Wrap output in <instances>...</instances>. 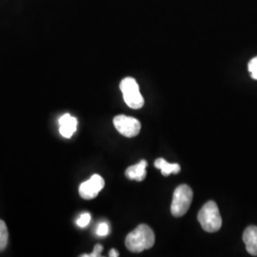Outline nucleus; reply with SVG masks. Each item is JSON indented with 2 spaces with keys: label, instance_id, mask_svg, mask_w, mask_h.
<instances>
[{
  "label": "nucleus",
  "instance_id": "f257e3e1",
  "mask_svg": "<svg viewBox=\"0 0 257 257\" xmlns=\"http://www.w3.org/2000/svg\"><path fill=\"white\" fill-rule=\"evenodd\" d=\"M156 242L155 232L148 225L141 224L131 231L125 240V245L130 251L141 252L151 248Z\"/></svg>",
  "mask_w": 257,
  "mask_h": 257
},
{
  "label": "nucleus",
  "instance_id": "f03ea898",
  "mask_svg": "<svg viewBox=\"0 0 257 257\" xmlns=\"http://www.w3.org/2000/svg\"><path fill=\"white\" fill-rule=\"evenodd\" d=\"M197 219L203 230L208 232H215L220 230L222 218L217 204L214 201L206 203L198 212Z\"/></svg>",
  "mask_w": 257,
  "mask_h": 257
},
{
  "label": "nucleus",
  "instance_id": "7ed1b4c3",
  "mask_svg": "<svg viewBox=\"0 0 257 257\" xmlns=\"http://www.w3.org/2000/svg\"><path fill=\"white\" fill-rule=\"evenodd\" d=\"M193 193L192 189L186 185H180L175 189L173 202L171 205L172 214L175 217H181L189 211L193 201Z\"/></svg>",
  "mask_w": 257,
  "mask_h": 257
},
{
  "label": "nucleus",
  "instance_id": "20e7f679",
  "mask_svg": "<svg viewBox=\"0 0 257 257\" xmlns=\"http://www.w3.org/2000/svg\"><path fill=\"white\" fill-rule=\"evenodd\" d=\"M120 90L124 101L132 109H140L144 105V98L139 91V86L135 78L126 77L120 83Z\"/></svg>",
  "mask_w": 257,
  "mask_h": 257
},
{
  "label": "nucleus",
  "instance_id": "39448f33",
  "mask_svg": "<svg viewBox=\"0 0 257 257\" xmlns=\"http://www.w3.org/2000/svg\"><path fill=\"white\" fill-rule=\"evenodd\" d=\"M113 125L118 133L126 138H135L141 130V124L137 118L124 114L116 115L113 118Z\"/></svg>",
  "mask_w": 257,
  "mask_h": 257
},
{
  "label": "nucleus",
  "instance_id": "423d86ee",
  "mask_svg": "<svg viewBox=\"0 0 257 257\" xmlns=\"http://www.w3.org/2000/svg\"><path fill=\"white\" fill-rule=\"evenodd\" d=\"M105 186V181L100 175H93L92 177L83 182L79 187V194L83 199L90 200L95 198Z\"/></svg>",
  "mask_w": 257,
  "mask_h": 257
},
{
  "label": "nucleus",
  "instance_id": "0eeeda50",
  "mask_svg": "<svg viewBox=\"0 0 257 257\" xmlns=\"http://www.w3.org/2000/svg\"><path fill=\"white\" fill-rule=\"evenodd\" d=\"M77 128V119L69 113H66L59 118V133L65 138L73 137Z\"/></svg>",
  "mask_w": 257,
  "mask_h": 257
},
{
  "label": "nucleus",
  "instance_id": "6e6552de",
  "mask_svg": "<svg viewBox=\"0 0 257 257\" xmlns=\"http://www.w3.org/2000/svg\"><path fill=\"white\" fill-rule=\"evenodd\" d=\"M243 241L250 255L257 256V227L249 226L243 233Z\"/></svg>",
  "mask_w": 257,
  "mask_h": 257
},
{
  "label": "nucleus",
  "instance_id": "1a4fd4ad",
  "mask_svg": "<svg viewBox=\"0 0 257 257\" xmlns=\"http://www.w3.org/2000/svg\"><path fill=\"white\" fill-rule=\"evenodd\" d=\"M147 161L141 160L136 165L131 166L125 172V175L128 179L136 180V181H143L147 175Z\"/></svg>",
  "mask_w": 257,
  "mask_h": 257
},
{
  "label": "nucleus",
  "instance_id": "9d476101",
  "mask_svg": "<svg viewBox=\"0 0 257 257\" xmlns=\"http://www.w3.org/2000/svg\"><path fill=\"white\" fill-rule=\"evenodd\" d=\"M155 166L159 169L164 176L172 175V174H178L181 170L180 166L178 164H170L163 158H158L155 162Z\"/></svg>",
  "mask_w": 257,
  "mask_h": 257
},
{
  "label": "nucleus",
  "instance_id": "9b49d317",
  "mask_svg": "<svg viewBox=\"0 0 257 257\" xmlns=\"http://www.w3.org/2000/svg\"><path fill=\"white\" fill-rule=\"evenodd\" d=\"M8 229L3 220H0V251L4 250L8 244Z\"/></svg>",
  "mask_w": 257,
  "mask_h": 257
},
{
  "label": "nucleus",
  "instance_id": "f8f14e48",
  "mask_svg": "<svg viewBox=\"0 0 257 257\" xmlns=\"http://www.w3.org/2000/svg\"><path fill=\"white\" fill-rule=\"evenodd\" d=\"M91 221V214L89 212H85L80 215V217L76 220L77 226H79L80 228H85L86 226L89 225Z\"/></svg>",
  "mask_w": 257,
  "mask_h": 257
},
{
  "label": "nucleus",
  "instance_id": "ddd939ff",
  "mask_svg": "<svg viewBox=\"0 0 257 257\" xmlns=\"http://www.w3.org/2000/svg\"><path fill=\"white\" fill-rule=\"evenodd\" d=\"M248 68L251 78L257 80V56L248 62Z\"/></svg>",
  "mask_w": 257,
  "mask_h": 257
},
{
  "label": "nucleus",
  "instance_id": "4468645a",
  "mask_svg": "<svg viewBox=\"0 0 257 257\" xmlns=\"http://www.w3.org/2000/svg\"><path fill=\"white\" fill-rule=\"evenodd\" d=\"M109 231H110L109 225H108L107 223H105V222L100 223V224L98 225L97 229H96V233H97V235H99V236H106V235L109 233Z\"/></svg>",
  "mask_w": 257,
  "mask_h": 257
},
{
  "label": "nucleus",
  "instance_id": "2eb2a0df",
  "mask_svg": "<svg viewBox=\"0 0 257 257\" xmlns=\"http://www.w3.org/2000/svg\"><path fill=\"white\" fill-rule=\"evenodd\" d=\"M102 250H103V247L101 245H96L94 248H93V251L91 254H83L81 255L82 257H97L101 255Z\"/></svg>",
  "mask_w": 257,
  "mask_h": 257
},
{
  "label": "nucleus",
  "instance_id": "dca6fc26",
  "mask_svg": "<svg viewBox=\"0 0 257 257\" xmlns=\"http://www.w3.org/2000/svg\"><path fill=\"white\" fill-rule=\"evenodd\" d=\"M109 256L110 257H117L119 256V253L118 251L115 249V248H111L109 252Z\"/></svg>",
  "mask_w": 257,
  "mask_h": 257
}]
</instances>
